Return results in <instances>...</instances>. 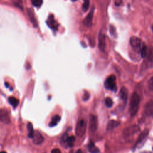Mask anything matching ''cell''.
<instances>
[{
  "instance_id": "30bf717a",
  "label": "cell",
  "mask_w": 153,
  "mask_h": 153,
  "mask_svg": "<svg viewBox=\"0 0 153 153\" xmlns=\"http://www.w3.org/2000/svg\"><path fill=\"white\" fill-rule=\"evenodd\" d=\"M98 43L99 49L102 51H104L106 47V37L101 32L99 34Z\"/></svg>"
},
{
  "instance_id": "4dcf8cb0",
  "label": "cell",
  "mask_w": 153,
  "mask_h": 153,
  "mask_svg": "<svg viewBox=\"0 0 153 153\" xmlns=\"http://www.w3.org/2000/svg\"><path fill=\"white\" fill-rule=\"evenodd\" d=\"M110 32L111 33V34H112V35H114V33L115 32V28L112 25H111V26H110Z\"/></svg>"
},
{
  "instance_id": "ba28073f",
  "label": "cell",
  "mask_w": 153,
  "mask_h": 153,
  "mask_svg": "<svg viewBox=\"0 0 153 153\" xmlns=\"http://www.w3.org/2000/svg\"><path fill=\"white\" fill-rule=\"evenodd\" d=\"M93 13H94V8L92 9V10L89 12V13L83 20V23L84 25V26H86L87 28H90L92 26Z\"/></svg>"
},
{
  "instance_id": "5bb4252c",
  "label": "cell",
  "mask_w": 153,
  "mask_h": 153,
  "mask_svg": "<svg viewBox=\"0 0 153 153\" xmlns=\"http://www.w3.org/2000/svg\"><path fill=\"white\" fill-rule=\"evenodd\" d=\"M145 113L147 115H153V100H150L145 106Z\"/></svg>"
},
{
  "instance_id": "8992f818",
  "label": "cell",
  "mask_w": 153,
  "mask_h": 153,
  "mask_svg": "<svg viewBox=\"0 0 153 153\" xmlns=\"http://www.w3.org/2000/svg\"><path fill=\"white\" fill-rule=\"evenodd\" d=\"M98 127V120L97 116L90 114L89 116V130L92 133L95 132Z\"/></svg>"
},
{
  "instance_id": "ac0fdd59",
  "label": "cell",
  "mask_w": 153,
  "mask_h": 153,
  "mask_svg": "<svg viewBox=\"0 0 153 153\" xmlns=\"http://www.w3.org/2000/svg\"><path fill=\"white\" fill-rule=\"evenodd\" d=\"M9 104H10V105H11V106L14 108H16L17 107V106L18 105L19 102V100L18 99H16V97H10L9 98Z\"/></svg>"
},
{
  "instance_id": "f1b7e54d",
  "label": "cell",
  "mask_w": 153,
  "mask_h": 153,
  "mask_svg": "<svg viewBox=\"0 0 153 153\" xmlns=\"http://www.w3.org/2000/svg\"><path fill=\"white\" fill-rule=\"evenodd\" d=\"M90 97V95L89 93L88 92H86L84 95V96H83V99L84 100H88Z\"/></svg>"
},
{
  "instance_id": "7c38bea8",
  "label": "cell",
  "mask_w": 153,
  "mask_h": 153,
  "mask_svg": "<svg viewBox=\"0 0 153 153\" xmlns=\"http://www.w3.org/2000/svg\"><path fill=\"white\" fill-rule=\"evenodd\" d=\"M27 12L28 14V16L29 17V19L31 20V22L33 26L35 28H37L38 26V23L36 18V16L34 14V11H33V10L31 8L27 9Z\"/></svg>"
},
{
  "instance_id": "5b68a950",
  "label": "cell",
  "mask_w": 153,
  "mask_h": 153,
  "mask_svg": "<svg viewBox=\"0 0 153 153\" xmlns=\"http://www.w3.org/2000/svg\"><path fill=\"white\" fill-rule=\"evenodd\" d=\"M148 135V130L147 129L144 130L139 136L138 140L133 147L134 149H137L142 147L144 144V142H145V141L147 140Z\"/></svg>"
},
{
  "instance_id": "7402d4cb",
  "label": "cell",
  "mask_w": 153,
  "mask_h": 153,
  "mask_svg": "<svg viewBox=\"0 0 153 153\" xmlns=\"http://www.w3.org/2000/svg\"><path fill=\"white\" fill-rule=\"evenodd\" d=\"M75 141V137L74 136H71V137H68L67 140V145L70 147H72L74 145V144Z\"/></svg>"
},
{
  "instance_id": "ffe728a7",
  "label": "cell",
  "mask_w": 153,
  "mask_h": 153,
  "mask_svg": "<svg viewBox=\"0 0 153 153\" xmlns=\"http://www.w3.org/2000/svg\"><path fill=\"white\" fill-rule=\"evenodd\" d=\"M88 149L91 152H98L99 149L95 145L93 142H90L88 145Z\"/></svg>"
},
{
  "instance_id": "484cf974",
  "label": "cell",
  "mask_w": 153,
  "mask_h": 153,
  "mask_svg": "<svg viewBox=\"0 0 153 153\" xmlns=\"http://www.w3.org/2000/svg\"><path fill=\"white\" fill-rule=\"evenodd\" d=\"M105 105L108 108H111L113 105V101L111 98L110 97H107L105 100Z\"/></svg>"
},
{
  "instance_id": "8fae6325",
  "label": "cell",
  "mask_w": 153,
  "mask_h": 153,
  "mask_svg": "<svg viewBox=\"0 0 153 153\" xmlns=\"http://www.w3.org/2000/svg\"><path fill=\"white\" fill-rule=\"evenodd\" d=\"M47 24L50 28L51 29H52L53 30H57L58 28V23L55 20L54 16L53 15H50L47 21Z\"/></svg>"
},
{
  "instance_id": "44dd1931",
  "label": "cell",
  "mask_w": 153,
  "mask_h": 153,
  "mask_svg": "<svg viewBox=\"0 0 153 153\" xmlns=\"http://www.w3.org/2000/svg\"><path fill=\"white\" fill-rule=\"evenodd\" d=\"M12 3L15 7L21 9L22 10H23L22 0H12Z\"/></svg>"
},
{
  "instance_id": "7a4b0ae2",
  "label": "cell",
  "mask_w": 153,
  "mask_h": 153,
  "mask_svg": "<svg viewBox=\"0 0 153 153\" xmlns=\"http://www.w3.org/2000/svg\"><path fill=\"white\" fill-rule=\"evenodd\" d=\"M139 127L137 125H132L125 128L123 131V136L124 138H129L139 131Z\"/></svg>"
},
{
  "instance_id": "2e32d148",
  "label": "cell",
  "mask_w": 153,
  "mask_h": 153,
  "mask_svg": "<svg viewBox=\"0 0 153 153\" xmlns=\"http://www.w3.org/2000/svg\"><path fill=\"white\" fill-rule=\"evenodd\" d=\"M120 96L121 97V99L125 102V103H126V102L127 100V97H128V91L127 89L123 87L120 92Z\"/></svg>"
},
{
  "instance_id": "4fadbf2b",
  "label": "cell",
  "mask_w": 153,
  "mask_h": 153,
  "mask_svg": "<svg viewBox=\"0 0 153 153\" xmlns=\"http://www.w3.org/2000/svg\"><path fill=\"white\" fill-rule=\"evenodd\" d=\"M32 139L33 143L36 145H40L44 141V138L41 134L38 131H35Z\"/></svg>"
},
{
  "instance_id": "9c48e42d",
  "label": "cell",
  "mask_w": 153,
  "mask_h": 153,
  "mask_svg": "<svg viewBox=\"0 0 153 153\" xmlns=\"http://www.w3.org/2000/svg\"><path fill=\"white\" fill-rule=\"evenodd\" d=\"M0 120L1 122L5 124L10 123V118L8 111L5 109H1L0 111Z\"/></svg>"
},
{
  "instance_id": "9a60e30c",
  "label": "cell",
  "mask_w": 153,
  "mask_h": 153,
  "mask_svg": "<svg viewBox=\"0 0 153 153\" xmlns=\"http://www.w3.org/2000/svg\"><path fill=\"white\" fill-rule=\"evenodd\" d=\"M120 122L118 121H115V120H111L108 123L107 126V130H112L115 128L117 127L119 125H120Z\"/></svg>"
},
{
  "instance_id": "d6a6232c",
  "label": "cell",
  "mask_w": 153,
  "mask_h": 153,
  "mask_svg": "<svg viewBox=\"0 0 153 153\" xmlns=\"http://www.w3.org/2000/svg\"><path fill=\"white\" fill-rule=\"evenodd\" d=\"M72 1H73V2H74V1H77V0H72Z\"/></svg>"
},
{
  "instance_id": "d4e9b609",
  "label": "cell",
  "mask_w": 153,
  "mask_h": 153,
  "mask_svg": "<svg viewBox=\"0 0 153 153\" xmlns=\"http://www.w3.org/2000/svg\"><path fill=\"white\" fill-rule=\"evenodd\" d=\"M31 2L33 6L36 7H40L43 4V0H31Z\"/></svg>"
},
{
  "instance_id": "f546056e",
  "label": "cell",
  "mask_w": 153,
  "mask_h": 153,
  "mask_svg": "<svg viewBox=\"0 0 153 153\" xmlns=\"http://www.w3.org/2000/svg\"><path fill=\"white\" fill-rule=\"evenodd\" d=\"M114 4L116 6H120L122 4V0H114Z\"/></svg>"
},
{
  "instance_id": "1f68e13d",
  "label": "cell",
  "mask_w": 153,
  "mask_h": 153,
  "mask_svg": "<svg viewBox=\"0 0 153 153\" xmlns=\"http://www.w3.org/2000/svg\"><path fill=\"white\" fill-rule=\"evenodd\" d=\"M51 152H60V151L59 149L56 148V149H53Z\"/></svg>"
},
{
  "instance_id": "277c9868",
  "label": "cell",
  "mask_w": 153,
  "mask_h": 153,
  "mask_svg": "<svg viewBox=\"0 0 153 153\" xmlns=\"http://www.w3.org/2000/svg\"><path fill=\"white\" fill-rule=\"evenodd\" d=\"M115 76L114 75H111L109 76L105 81V87L111 91L115 92L117 90V85L115 82Z\"/></svg>"
},
{
  "instance_id": "603a6c76",
  "label": "cell",
  "mask_w": 153,
  "mask_h": 153,
  "mask_svg": "<svg viewBox=\"0 0 153 153\" xmlns=\"http://www.w3.org/2000/svg\"><path fill=\"white\" fill-rule=\"evenodd\" d=\"M83 1H84V3L83 4L82 9L84 12H86L89 8L90 1L89 0H83Z\"/></svg>"
},
{
  "instance_id": "d6986e66",
  "label": "cell",
  "mask_w": 153,
  "mask_h": 153,
  "mask_svg": "<svg viewBox=\"0 0 153 153\" xmlns=\"http://www.w3.org/2000/svg\"><path fill=\"white\" fill-rule=\"evenodd\" d=\"M27 128H28V132H29L28 137H29V138L32 139L33 137V135H34L35 131L33 130V126H32V125L31 123H28Z\"/></svg>"
},
{
  "instance_id": "e0dca14e",
  "label": "cell",
  "mask_w": 153,
  "mask_h": 153,
  "mask_svg": "<svg viewBox=\"0 0 153 153\" xmlns=\"http://www.w3.org/2000/svg\"><path fill=\"white\" fill-rule=\"evenodd\" d=\"M60 120V117L58 115H55L53 117V118L51 120V122L49 123L50 127H54L58 125V123Z\"/></svg>"
},
{
  "instance_id": "cb8c5ba5",
  "label": "cell",
  "mask_w": 153,
  "mask_h": 153,
  "mask_svg": "<svg viewBox=\"0 0 153 153\" xmlns=\"http://www.w3.org/2000/svg\"><path fill=\"white\" fill-rule=\"evenodd\" d=\"M140 52H141V57L142 58H145L147 56V46L145 44H143L141 47V50H140Z\"/></svg>"
},
{
  "instance_id": "83f0119b",
  "label": "cell",
  "mask_w": 153,
  "mask_h": 153,
  "mask_svg": "<svg viewBox=\"0 0 153 153\" xmlns=\"http://www.w3.org/2000/svg\"><path fill=\"white\" fill-rule=\"evenodd\" d=\"M68 138V134H67V133H64L62 137L61 141H62L63 143H66V144H67Z\"/></svg>"
},
{
  "instance_id": "3957f363",
  "label": "cell",
  "mask_w": 153,
  "mask_h": 153,
  "mask_svg": "<svg viewBox=\"0 0 153 153\" xmlns=\"http://www.w3.org/2000/svg\"><path fill=\"white\" fill-rule=\"evenodd\" d=\"M86 122L83 119L80 120L78 122L76 128H75V133L79 137H82L84 135L85 133L86 132Z\"/></svg>"
},
{
  "instance_id": "836d02e7",
  "label": "cell",
  "mask_w": 153,
  "mask_h": 153,
  "mask_svg": "<svg viewBox=\"0 0 153 153\" xmlns=\"http://www.w3.org/2000/svg\"><path fill=\"white\" fill-rule=\"evenodd\" d=\"M152 149H153V148H152Z\"/></svg>"
},
{
  "instance_id": "52a82bcc",
  "label": "cell",
  "mask_w": 153,
  "mask_h": 153,
  "mask_svg": "<svg viewBox=\"0 0 153 153\" xmlns=\"http://www.w3.org/2000/svg\"><path fill=\"white\" fill-rule=\"evenodd\" d=\"M130 44L132 47L136 52H140L141 48V40L137 37H132L130 39Z\"/></svg>"
},
{
  "instance_id": "4316f807",
  "label": "cell",
  "mask_w": 153,
  "mask_h": 153,
  "mask_svg": "<svg viewBox=\"0 0 153 153\" xmlns=\"http://www.w3.org/2000/svg\"><path fill=\"white\" fill-rule=\"evenodd\" d=\"M148 88L151 91H153V77H152L148 81Z\"/></svg>"
},
{
  "instance_id": "6da1fadb",
  "label": "cell",
  "mask_w": 153,
  "mask_h": 153,
  "mask_svg": "<svg viewBox=\"0 0 153 153\" xmlns=\"http://www.w3.org/2000/svg\"><path fill=\"white\" fill-rule=\"evenodd\" d=\"M140 103V97L137 93H133L130 97L129 105V113L132 117H134L138 112Z\"/></svg>"
}]
</instances>
